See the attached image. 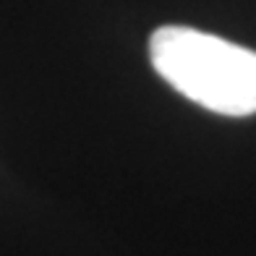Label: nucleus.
Instances as JSON below:
<instances>
[{"mask_svg": "<svg viewBox=\"0 0 256 256\" xmlns=\"http://www.w3.org/2000/svg\"><path fill=\"white\" fill-rule=\"evenodd\" d=\"M149 60L168 84L220 115L256 112V52L191 26H160L149 37Z\"/></svg>", "mask_w": 256, "mask_h": 256, "instance_id": "nucleus-1", "label": "nucleus"}]
</instances>
